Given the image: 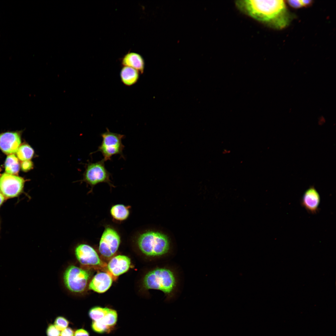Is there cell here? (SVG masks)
<instances>
[{
  "mask_svg": "<svg viewBox=\"0 0 336 336\" xmlns=\"http://www.w3.org/2000/svg\"><path fill=\"white\" fill-rule=\"evenodd\" d=\"M237 4L251 17L278 29L286 27L291 20L283 0H245Z\"/></svg>",
  "mask_w": 336,
  "mask_h": 336,
  "instance_id": "cell-1",
  "label": "cell"
},
{
  "mask_svg": "<svg viewBox=\"0 0 336 336\" xmlns=\"http://www.w3.org/2000/svg\"><path fill=\"white\" fill-rule=\"evenodd\" d=\"M179 278L176 271L167 266L156 267L148 271L145 275L143 285L146 290H159L164 294L166 299H173L178 287Z\"/></svg>",
  "mask_w": 336,
  "mask_h": 336,
  "instance_id": "cell-2",
  "label": "cell"
},
{
  "mask_svg": "<svg viewBox=\"0 0 336 336\" xmlns=\"http://www.w3.org/2000/svg\"><path fill=\"white\" fill-rule=\"evenodd\" d=\"M140 250L146 256L161 258L169 253L170 244L168 237L160 232L149 231L141 234L138 240Z\"/></svg>",
  "mask_w": 336,
  "mask_h": 336,
  "instance_id": "cell-3",
  "label": "cell"
},
{
  "mask_svg": "<svg viewBox=\"0 0 336 336\" xmlns=\"http://www.w3.org/2000/svg\"><path fill=\"white\" fill-rule=\"evenodd\" d=\"M100 136L102 141L96 152L101 153L105 162L111 160L112 157L116 155H119L124 158L123 152L124 146L122 142L124 135L111 132L106 128V131Z\"/></svg>",
  "mask_w": 336,
  "mask_h": 336,
  "instance_id": "cell-4",
  "label": "cell"
},
{
  "mask_svg": "<svg viewBox=\"0 0 336 336\" xmlns=\"http://www.w3.org/2000/svg\"><path fill=\"white\" fill-rule=\"evenodd\" d=\"M90 276V272L76 266L68 267L63 274V281L67 288L70 291L80 293L85 290Z\"/></svg>",
  "mask_w": 336,
  "mask_h": 336,
  "instance_id": "cell-5",
  "label": "cell"
},
{
  "mask_svg": "<svg viewBox=\"0 0 336 336\" xmlns=\"http://www.w3.org/2000/svg\"><path fill=\"white\" fill-rule=\"evenodd\" d=\"M105 162L102 159L98 161L88 164L83 174L82 181L89 184L92 188L101 183H106L111 187L113 186L110 179L111 174L106 169Z\"/></svg>",
  "mask_w": 336,
  "mask_h": 336,
  "instance_id": "cell-6",
  "label": "cell"
},
{
  "mask_svg": "<svg viewBox=\"0 0 336 336\" xmlns=\"http://www.w3.org/2000/svg\"><path fill=\"white\" fill-rule=\"evenodd\" d=\"M26 180L6 173L0 177V192L7 199L18 196L23 192Z\"/></svg>",
  "mask_w": 336,
  "mask_h": 336,
  "instance_id": "cell-7",
  "label": "cell"
},
{
  "mask_svg": "<svg viewBox=\"0 0 336 336\" xmlns=\"http://www.w3.org/2000/svg\"><path fill=\"white\" fill-rule=\"evenodd\" d=\"M120 242V237L117 232L110 227L106 228L101 237L99 250L104 256L110 257L117 251Z\"/></svg>",
  "mask_w": 336,
  "mask_h": 336,
  "instance_id": "cell-8",
  "label": "cell"
},
{
  "mask_svg": "<svg viewBox=\"0 0 336 336\" xmlns=\"http://www.w3.org/2000/svg\"><path fill=\"white\" fill-rule=\"evenodd\" d=\"M75 253L77 259L82 264L92 266L102 264L97 253L89 245L84 244L78 245L75 248Z\"/></svg>",
  "mask_w": 336,
  "mask_h": 336,
  "instance_id": "cell-9",
  "label": "cell"
},
{
  "mask_svg": "<svg viewBox=\"0 0 336 336\" xmlns=\"http://www.w3.org/2000/svg\"><path fill=\"white\" fill-rule=\"evenodd\" d=\"M21 131L7 132L0 133V149L5 153H16L21 143Z\"/></svg>",
  "mask_w": 336,
  "mask_h": 336,
  "instance_id": "cell-10",
  "label": "cell"
},
{
  "mask_svg": "<svg viewBox=\"0 0 336 336\" xmlns=\"http://www.w3.org/2000/svg\"><path fill=\"white\" fill-rule=\"evenodd\" d=\"M320 202L319 194L313 186L310 187L304 193L301 198V205L309 212L314 214L319 210Z\"/></svg>",
  "mask_w": 336,
  "mask_h": 336,
  "instance_id": "cell-11",
  "label": "cell"
},
{
  "mask_svg": "<svg viewBox=\"0 0 336 336\" xmlns=\"http://www.w3.org/2000/svg\"><path fill=\"white\" fill-rule=\"evenodd\" d=\"M112 282V278L109 274L100 272L96 274L90 282L89 289L98 293H103L110 287Z\"/></svg>",
  "mask_w": 336,
  "mask_h": 336,
  "instance_id": "cell-12",
  "label": "cell"
},
{
  "mask_svg": "<svg viewBox=\"0 0 336 336\" xmlns=\"http://www.w3.org/2000/svg\"><path fill=\"white\" fill-rule=\"evenodd\" d=\"M131 264L130 259L124 255H118L112 258L108 265L109 272L114 276H118L127 272Z\"/></svg>",
  "mask_w": 336,
  "mask_h": 336,
  "instance_id": "cell-13",
  "label": "cell"
},
{
  "mask_svg": "<svg viewBox=\"0 0 336 336\" xmlns=\"http://www.w3.org/2000/svg\"><path fill=\"white\" fill-rule=\"evenodd\" d=\"M121 63L123 66L133 68L141 74L144 72L145 67L144 59L141 55L137 53H128L122 58Z\"/></svg>",
  "mask_w": 336,
  "mask_h": 336,
  "instance_id": "cell-14",
  "label": "cell"
},
{
  "mask_svg": "<svg viewBox=\"0 0 336 336\" xmlns=\"http://www.w3.org/2000/svg\"><path fill=\"white\" fill-rule=\"evenodd\" d=\"M139 72L131 67L123 66L120 72L122 82L125 85L131 86L136 84L139 77Z\"/></svg>",
  "mask_w": 336,
  "mask_h": 336,
  "instance_id": "cell-15",
  "label": "cell"
},
{
  "mask_svg": "<svg viewBox=\"0 0 336 336\" xmlns=\"http://www.w3.org/2000/svg\"><path fill=\"white\" fill-rule=\"evenodd\" d=\"M6 173L14 175L18 174L20 165L17 157L14 154L8 155L5 163Z\"/></svg>",
  "mask_w": 336,
  "mask_h": 336,
  "instance_id": "cell-16",
  "label": "cell"
},
{
  "mask_svg": "<svg viewBox=\"0 0 336 336\" xmlns=\"http://www.w3.org/2000/svg\"><path fill=\"white\" fill-rule=\"evenodd\" d=\"M129 207L123 204L115 205L111 208V214L114 219L117 220H124L127 218L129 215Z\"/></svg>",
  "mask_w": 336,
  "mask_h": 336,
  "instance_id": "cell-17",
  "label": "cell"
},
{
  "mask_svg": "<svg viewBox=\"0 0 336 336\" xmlns=\"http://www.w3.org/2000/svg\"><path fill=\"white\" fill-rule=\"evenodd\" d=\"M16 153L18 159L23 161L32 159L34 155L35 152L30 145L25 143L20 145Z\"/></svg>",
  "mask_w": 336,
  "mask_h": 336,
  "instance_id": "cell-18",
  "label": "cell"
},
{
  "mask_svg": "<svg viewBox=\"0 0 336 336\" xmlns=\"http://www.w3.org/2000/svg\"><path fill=\"white\" fill-rule=\"evenodd\" d=\"M117 317V313L116 310L108 308L106 314L100 320L105 325L113 327L116 323Z\"/></svg>",
  "mask_w": 336,
  "mask_h": 336,
  "instance_id": "cell-19",
  "label": "cell"
},
{
  "mask_svg": "<svg viewBox=\"0 0 336 336\" xmlns=\"http://www.w3.org/2000/svg\"><path fill=\"white\" fill-rule=\"evenodd\" d=\"M107 309V308L97 306L93 307L89 311V316L93 321L100 320L105 315Z\"/></svg>",
  "mask_w": 336,
  "mask_h": 336,
  "instance_id": "cell-20",
  "label": "cell"
},
{
  "mask_svg": "<svg viewBox=\"0 0 336 336\" xmlns=\"http://www.w3.org/2000/svg\"><path fill=\"white\" fill-rule=\"evenodd\" d=\"M91 327L94 331L99 334L109 333L113 329V327L108 326L104 324L100 320L93 321Z\"/></svg>",
  "mask_w": 336,
  "mask_h": 336,
  "instance_id": "cell-21",
  "label": "cell"
},
{
  "mask_svg": "<svg viewBox=\"0 0 336 336\" xmlns=\"http://www.w3.org/2000/svg\"><path fill=\"white\" fill-rule=\"evenodd\" d=\"M68 320L63 316H58L55 319L54 325L59 331H62L67 328L69 324Z\"/></svg>",
  "mask_w": 336,
  "mask_h": 336,
  "instance_id": "cell-22",
  "label": "cell"
},
{
  "mask_svg": "<svg viewBox=\"0 0 336 336\" xmlns=\"http://www.w3.org/2000/svg\"><path fill=\"white\" fill-rule=\"evenodd\" d=\"M59 331L54 324H49L46 329V334L47 336H59L60 334Z\"/></svg>",
  "mask_w": 336,
  "mask_h": 336,
  "instance_id": "cell-23",
  "label": "cell"
},
{
  "mask_svg": "<svg viewBox=\"0 0 336 336\" xmlns=\"http://www.w3.org/2000/svg\"><path fill=\"white\" fill-rule=\"evenodd\" d=\"M21 167L23 171L27 172L33 169L34 165L33 162L30 160H27L22 161L21 164Z\"/></svg>",
  "mask_w": 336,
  "mask_h": 336,
  "instance_id": "cell-24",
  "label": "cell"
},
{
  "mask_svg": "<svg viewBox=\"0 0 336 336\" xmlns=\"http://www.w3.org/2000/svg\"><path fill=\"white\" fill-rule=\"evenodd\" d=\"M287 2L290 6L295 8H298L303 7L300 0H289Z\"/></svg>",
  "mask_w": 336,
  "mask_h": 336,
  "instance_id": "cell-25",
  "label": "cell"
},
{
  "mask_svg": "<svg viewBox=\"0 0 336 336\" xmlns=\"http://www.w3.org/2000/svg\"><path fill=\"white\" fill-rule=\"evenodd\" d=\"M60 336H74V332L70 327H67L63 329L60 333Z\"/></svg>",
  "mask_w": 336,
  "mask_h": 336,
  "instance_id": "cell-26",
  "label": "cell"
},
{
  "mask_svg": "<svg viewBox=\"0 0 336 336\" xmlns=\"http://www.w3.org/2000/svg\"><path fill=\"white\" fill-rule=\"evenodd\" d=\"M74 336H90V335L89 333L86 330L83 329H79L75 331Z\"/></svg>",
  "mask_w": 336,
  "mask_h": 336,
  "instance_id": "cell-27",
  "label": "cell"
},
{
  "mask_svg": "<svg viewBox=\"0 0 336 336\" xmlns=\"http://www.w3.org/2000/svg\"><path fill=\"white\" fill-rule=\"evenodd\" d=\"M300 1L303 7L308 6L312 3V1L310 0H300Z\"/></svg>",
  "mask_w": 336,
  "mask_h": 336,
  "instance_id": "cell-28",
  "label": "cell"
},
{
  "mask_svg": "<svg viewBox=\"0 0 336 336\" xmlns=\"http://www.w3.org/2000/svg\"><path fill=\"white\" fill-rule=\"evenodd\" d=\"M7 199L0 192V208Z\"/></svg>",
  "mask_w": 336,
  "mask_h": 336,
  "instance_id": "cell-29",
  "label": "cell"
},
{
  "mask_svg": "<svg viewBox=\"0 0 336 336\" xmlns=\"http://www.w3.org/2000/svg\"><path fill=\"white\" fill-rule=\"evenodd\" d=\"M0 225H1V224H0V229H1V226H0Z\"/></svg>",
  "mask_w": 336,
  "mask_h": 336,
  "instance_id": "cell-30",
  "label": "cell"
}]
</instances>
